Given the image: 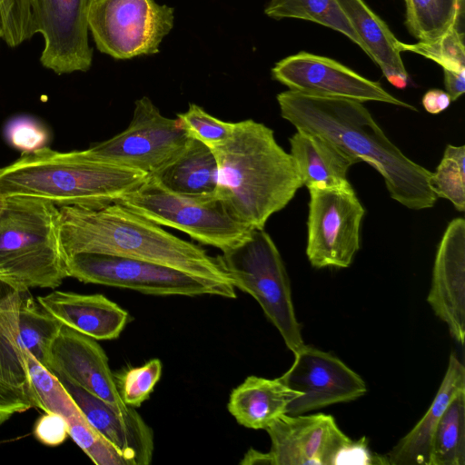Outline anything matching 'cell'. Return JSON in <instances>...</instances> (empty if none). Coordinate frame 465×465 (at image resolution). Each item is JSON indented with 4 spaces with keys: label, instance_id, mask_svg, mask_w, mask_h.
Instances as JSON below:
<instances>
[{
    "label": "cell",
    "instance_id": "obj_36",
    "mask_svg": "<svg viewBox=\"0 0 465 465\" xmlns=\"http://www.w3.org/2000/svg\"><path fill=\"white\" fill-rule=\"evenodd\" d=\"M34 435L38 441L46 446H58L69 436L68 424L63 416L45 412L35 424Z\"/></svg>",
    "mask_w": 465,
    "mask_h": 465
},
{
    "label": "cell",
    "instance_id": "obj_35",
    "mask_svg": "<svg viewBox=\"0 0 465 465\" xmlns=\"http://www.w3.org/2000/svg\"><path fill=\"white\" fill-rule=\"evenodd\" d=\"M8 143L22 153H31L46 146L49 133L37 121L20 117L11 121L5 129Z\"/></svg>",
    "mask_w": 465,
    "mask_h": 465
},
{
    "label": "cell",
    "instance_id": "obj_6",
    "mask_svg": "<svg viewBox=\"0 0 465 465\" xmlns=\"http://www.w3.org/2000/svg\"><path fill=\"white\" fill-rule=\"evenodd\" d=\"M216 260L234 288L256 300L293 353L304 346L282 256L264 229L254 228Z\"/></svg>",
    "mask_w": 465,
    "mask_h": 465
},
{
    "label": "cell",
    "instance_id": "obj_19",
    "mask_svg": "<svg viewBox=\"0 0 465 465\" xmlns=\"http://www.w3.org/2000/svg\"><path fill=\"white\" fill-rule=\"evenodd\" d=\"M60 381L88 422L120 452L127 465L151 463L153 432L134 407L119 411L79 387Z\"/></svg>",
    "mask_w": 465,
    "mask_h": 465
},
{
    "label": "cell",
    "instance_id": "obj_11",
    "mask_svg": "<svg viewBox=\"0 0 465 465\" xmlns=\"http://www.w3.org/2000/svg\"><path fill=\"white\" fill-rule=\"evenodd\" d=\"M306 254L315 268L349 267L365 210L353 188H311Z\"/></svg>",
    "mask_w": 465,
    "mask_h": 465
},
{
    "label": "cell",
    "instance_id": "obj_27",
    "mask_svg": "<svg viewBox=\"0 0 465 465\" xmlns=\"http://www.w3.org/2000/svg\"><path fill=\"white\" fill-rule=\"evenodd\" d=\"M18 325L22 347L46 368L51 345L63 324L28 290L22 294Z\"/></svg>",
    "mask_w": 465,
    "mask_h": 465
},
{
    "label": "cell",
    "instance_id": "obj_16",
    "mask_svg": "<svg viewBox=\"0 0 465 465\" xmlns=\"http://www.w3.org/2000/svg\"><path fill=\"white\" fill-rule=\"evenodd\" d=\"M46 369L59 381L79 387L119 411L130 407L123 401L108 357L95 339L63 325L51 345Z\"/></svg>",
    "mask_w": 465,
    "mask_h": 465
},
{
    "label": "cell",
    "instance_id": "obj_29",
    "mask_svg": "<svg viewBox=\"0 0 465 465\" xmlns=\"http://www.w3.org/2000/svg\"><path fill=\"white\" fill-rule=\"evenodd\" d=\"M264 13L274 19H302L336 30L350 38L365 53L363 44L336 0H271Z\"/></svg>",
    "mask_w": 465,
    "mask_h": 465
},
{
    "label": "cell",
    "instance_id": "obj_9",
    "mask_svg": "<svg viewBox=\"0 0 465 465\" xmlns=\"http://www.w3.org/2000/svg\"><path fill=\"white\" fill-rule=\"evenodd\" d=\"M173 12L155 0H91L88 26L101 53L131 59L159 52L173 27Z\"/></svg>",
    "mask_w": 465,
    "mask_h": 465
},
{
    "label": "cell",
    "instance_id": "obj_37",
    "mask_svg": "<svg viewBox=\"0 0 465 465\" xmlns=\"http://www.w3.org/2000/svg\"><path fill=\"white\" fill-rule=\"evenodd\" d=\"M421 103L429 114H438L450 105L451 99L443 90L430 89L424 94Z\"/></svg>",
    "mask_w": 465,
    "mask_h": 465
},
{
    "label": "cell",
    "instance_id": "obj_5",
    "mask_svg": "<svg viewBox=\"0 0 465 465\" xmlns=\"http://www.w3.org/2000/svg\"><path fill=\"white\" fill-rule=\"evenodd\" d=\"M5 199L0 213V280L20 292L60 286L68 275L59 207L32 197Z\"/></svg>",
    "mask_w": 465,
    "mask_h": 465
},
{
    "label": "cell",
    "instance_id": "obj_41",
    "mask_svg": "<svg viewBox=\"0 0 465 465\" xmlns=\"http://www.w3.org/2000/svg\"><path fill=\"white\" fill-rule=\"evenodd\" d=\"M5 200V198L0 196V213H1L2 209H3V207H4Z\"/></svg>",
    "mask_w": 465,
    "mask_h": 465
},
{
    "label": "cell",
    "instance_id": "obj_1",
    "mask_svg": "<svg viewBox=\"0 0 465 465\" xmlns=\"http://www.w3.org/2000/svg\"><path fill=\"white\" fill-rule=\"evenodd\" d=\"M281 115L297 130L319 135L383 177L391 197L412 210L431 208L438 200L431 172L407 157L383 133L362 103L304 94H277Z\"/></svg>",
    "mask_w": 465,
    "mask_h": 465
},
{
    "label": "cell",
    "instance_id": "obj_25",
    "mask_svg": "<svg viewBox=\"0 0 465 465\" xmlns=\"http://www.w3.org/2000/svg\"><path fill=\"white\" fill-rule=\"evenodd\" d=\"M148 175L176 193L214 194L218 181L217 161L212 148L190 138L174 157Z\"/></svg>",
    "mask_w": 465,
    "mask_h": 465
},
{
    "label": "cell",
    "instance_id": "obj_2",
    "mask_svg": "<svg viewBox=\"0 0 465 465\" xmlns=\"http://www.w3.org/2000/svg\"><path fill=\"white\" fill-rule=\"evenodd\" d=\"M59 232L64 257L79 252L124 256L231 283L216 257L118 202L99 208L59 207Z\"/></svg>",
    "mask_w": 465,
    "mask_h": 465
},
{
    "label": "cell",
    "instance_id": "obj_39",
    "mask_svg": "<svg viewBox=\"0 0 465 465\" xmlns=\"http://www.w3.org/2000/svg\"><path fill=\"white\" fill-rule=\"evenodd\" d=\"M4 36V19H3V13L2 8L0 5V40L3 39Z\"/></svg>",
    "mask_w": 465,
    "mask_h": 465
},
{
    "label": "cell",
    "instance_id": "obj_34",
    "mask_svg": "<svg viewBox=\"0 0 465 465\" xmlns=\"http://www.w3.org/2000/svg\"><path fill=\"white\" fill-rule=\"evenodd\" d=\"M4 19V41L15 47L35 34L31 23L29 0H0Z\"/></svg>",
    "mask_w": 465,
    "mask_h": 465
},
{
    "label": "cell",
    "instance_id": "obj_38",
    "mask_svg": "<svg viewBox=\"0 0 465 465\" xmlns=\"http://www.w3.org/2000/svg\"><path fill=\"white\" fill-rule=\"evenodd\" d=\"M444 86L451 101L460 98L465 92V71L443 70Z\"/></svg>",
    "mask_w": 465,
    "mask_h": 465
},
{
    "label": "cell",
    "instance_id": "obj_24",
    "mask_svg": "<svg viewBox=\"0 0 465 465\" xmlns=\"http://www.w3.org/2000/svg\"><path fill=\"white\" fill-rule=\"evenodd\" d=\"M301 393L288 388L279 378L248 376L232 390L227 409L236 421L252 430H266L286 414L287 407Z\"/></svg>",
    "mask_w": 465,
    "mask_h": 465
},
{
    "label": "cell",
    "instance_id": "obj_23",
    "mask_svg": "<svg viewBox=\"0 0 465 465\" xmlns=\"http://www.w3.org/2000/svg\"><path fill=\"white\" fill-rule=\"evenodd\" d=\"M352 29L363 44L365 53L381 69L393 86L404 89L409 75L399 49V40L363 0H336Z\"/></svg>",
    "mask_w": 465,
    "mask_h": 465
},
{
    "label": "cell",
    "instance_id": "obj_15",
    "mask_svg": "<svg viewBox=\"0 0 465 465\" xmlns=\"http://www.w3.org/2000/svg\"><path fill=\"white\" fill-rule=\"evenodd\" d=\"M271 450L269 465L343 464L352 440L331 415H289L276 419L266 430Z\"/></svg>",
    "mask_w": 465,
    "mask_h": 465
},
{
    "label": "cell",
    "instance_id": "obj_20",
    "mask_svg": "<svg viewBox=\"0 0 465 465\" xmlns=\"http://www.w3.org/2000/svg\"><path fill=\"white\" fill-rule=\"evenodd\" d=\"M36 300L63 325L96 341L120 336L129 313L102 294L54 291Z\"/></svg>",
    "mask_w": 465,
    "mask_h": 465
},
{
    "label": "cell",
    "instance_id": "obj_13",
    "mask_svg": "<svg viewBox=\"0 0 465 465\" xmlns=\"http://www.w3.org/2000/svg\"><path fill=\"white\" fill-rule=\"evenodd\" d=\"M274 80L304 94L341 98L361 103L374 101L417 109L371 81L328 57L300 52L287 56L272 69Z\"/></svg>",
    "mask_w": 465,
    "mask_h": 465
},
{
    "label": "cell",
    "instance_id": "obj_3",
    "mask_svg": "<svg viewBox=\"0 0 465 465\" xmlns=\"http://www.w3.org/2000/svg\"><path fill=\"white\" fill-rule=\"evenodd\" d=\"M213 151L218 166L215 194L252 228L263 229L302 186L292 157L273 131L252 119L235 123L230 138Z\"/></svg>",
    "mask_w": 465,
    "mask_h": 465
},
{
    "label": "cell",
    "instance_id": "obj_8",
    "mask_svg": "<svg viewBox=\"0 0 465 465\" xmlns=\"http://www.w3.org/2000/svg\"><path fill=\"white\" fill-rule=\"evenodd\" d=\"M68 277L152 295H218L235 299L230 282L197 276L167 265L104 253L79 252L65 257Z\"/></svg>",
    "mask_w": 465,
    "mask_h": 465
},
{
    "label": "cell",
    "instance_id": "obj_22",
    "mask_svg": "<svg viewBox=\"0 0 465 465\" xmlns=\"http://www.w3.org/2000/svg\"><path fill=\"white\" fill-rule=\"evenodd\" d=\"M290 145L302 185L308 189L351 186L347 172L359 162L330 141L297 130L290 138Z\"/></svg>",
    "mask_w": 465,
    "mask_h": 465
},
{
    "label": "cell",
    "instance_id": "obj_7",
    "mask_svg": "<svg viewBox=\"0 0 465 465\" xmlns=\"http://www.w3.org/2000/svg\"><path fill=\"white\" fill-rule=\"evenodd\" d=\"M118 203L160 226L179 230L222 252L242 242L254 229L235 217L215 193H176L149 175Z\"/></svg>",
    "mask_w": 465,
    "mask_h": 465
},
{
    "label": "cell",
    "instance_id": "obj_10",
    "mask_svg": "<svg viewBox=\"0 0 465 465\" xmlns=\"http://www.w3.org/2000/svg\"><path fill=\"white\" fill-rule=\"evenodd\" d=\"M190 138L176 119L163 115L150 98L143 96L134 102L131 122L123 132L84 151L92 158L151 174Z\"/></svg>",
    "mask_w": 465,
    "mask_h": 465
},
{
    "label": "cell",
    "instance_id": "obj_14",
    "mask_svg": "<svg viewBox=\"0 0 465 465\" xmlns=\"http://www.w3.org/2000/svg\"><path fill=\"white\" fill-rule=\"evenodd\" d=\"M293 354V363L279 379L301 396L290 402L286 414L352 401L366 393L361 377L332 354L305 344Z\"/></svg>",
    "mask_w": 465,
    "mask_h": 465
},
{
    "label": "cell",
    "instance_id": "obj_32",
    "mask_svg": "<svg viewBox=\"0 0 465 465\" xmlns=\"http://www.w3.org/2000/svg\"><path fill=\"white\" fill-rule=\"evenodd\" d=\"M176 121L187 134L210 148L226 142L232 135L235 123L220 120L195 104H190L187 111L177 114Z\"/></svg>",
    "mask_w": 465,
    "mask_h": 465
},
{
    "label": "cell",
    "instance_id": "obj_33",
    "mask_svg": "<svg viewBox=\"0 0 465 465\" xmlns=\"http://www.w3.org/2000/svg\"><path fill=\"white\" fill-rule=\"evenodd\" d=\"M162 369L161 361L152 359L143 366L125 371L116 382L123 401L134 408L141 406L160 380Z\"/></svg>",
    "mask_w": 465,
    "mask_h": 465
},
{
    "label": "cell",
    "instance_id": "obj_4",
    "mask_svg": "<svg viewBox=\"0 0 465 465\" xmlns=\"http://www.w3.org/2000/svg\"><path fill=\"white\" fill-rule=\"evenodd\" d=\"M147 175L92 158L84 150L61 153L45 146L22 153L0 168V196L32 197L58 207L99 208L118 202Z\"/></svg>",
    "mask_w": 465,
    "mask_h": 465
},
{
    "label": "cell",
    "instance_id": "obj_30",
    "mask_svg": "<svg viewBox=\"0 0 465 465\" xmlns=\"http://www.w3.org/2000/svg\"><path fill=\"white\" fill-rule=\"evenodd\" d=\"M430 183L438 198L449 200L459 212L465 210V146L448 144Z\"/></svg>",
    "mask_w": 465,
    "mask_h": 465
},
{
    "label": "cell",
    "instance_id": "obj_28",
    "mask_svg": "<svg viewBox=\"0 0 465 465\" xmlns=\"http://www.w3.org/2000/svg\"><path fill=\"white\" fill-rule=\"evenodd\" d=\"M430 465H465V391L452 398L439 420Z\"/></svg>",
    "mask_w": 465,
    "mask_h": 465
},
{
    "label": "cell",
    "instance_id": "obj_17",
    "mask_svg": "<svg viewBox=\"0 0 465 465\" xmlns=\"http://www.w3.org/2000/svg\"><path fill=\"white\" fill-rule=\"evenodd\" d=\"M427 301L460 344L465 338V220L450 221L439 243Z\"/></svg>",
    "mask_w": 465,
    "mask_h": 465
},
{
    "label": "cell",
    "instance_id": "obj_26",
    "mask_svg": "<svg viewBox=\"0 0 465 465\" xmlns=\"http://www.w3.org/2000/svg\"><path fill=\"white\" fill-rule=\"evenodd\" d=\"M405 25L419 41H430L461 24L464 0H403Z\"/></svg>",
    "mask_w": 465,
    "mask_h": 465
},
{
    "label": "cell",
    "instance_id": "obj_40",
    "mask_svg": "<svg viewBox=\"0 0 465 465\" xmlns=\"http://www.w3.org/2000/svg\"><path fill=\"white\" fill-rule=\"evenodd\" d=\"M5 421H7L3 411H2V408L0 406V425L4 424Z\"/></svg>",
    "mask_w": 465,
    "mask_h": 465
},
{
    "label": "cell",
    "instance_id": "obj_21",
    "mask_svg": "<svg viewBox=\"0 0 465 465\" xmlns=\"http://www.w3.org/2000/svg\"><path fill=\"white\" fill-rule=\"evenodd\" d=\"M465 391V367L454 353L432 403L419 422L385 455L391 465H430L434 431L445 408L460 391Z\"/></svg>",
    "mask_w": 465,
    "mask_h": 465
},
{
    "label": "cell",
    "instance_id": "obj_12",
    "mask_svg": "<svg viewBox=\"0 0 465 465\" xmlns=\"http://www.w3.org/2000/svg\"><path fill=\"white\" fill-rule=\"evenodd\" d=\"M91 0H29L34 34L45 47L40 61L57 74L86 72L93 61L88 40Z\"/></svg>",
    "mask_w": 465,
    "mask_h": 465
},
{
    "label": "cell",
    "instance_id": "obj_18",
    "mask_svg": "<svg viewBox=\"0 0 465 465\" xmlns=\"http://www.w3.org/2000/svg\"><path fill=\"white\" fill-rule=\"evenodd\" d=\"M22 294L0 280V406L7 420L15 414L37 408L19 338Z\"/></svg>",
    "mask_w": 465,
    "mask_h": 465
},
{
    "label": "cell",
    "instance_id": "obj_31",
    "mask_svg": "<svg viewBox=\"0 0 465 465\" xmlns=\"http://www.w3.org/2000/svg\"><path fill=\"white\" fill-rule=\"evenodd\" d=\"M460 25H455L441 36L416 44L399 42L401 52H411L436 62L443 70L465 71L464 34Z\"/></svg>",
    "mask_w": 465,
    "mask_h": 465
}]
</instances>
